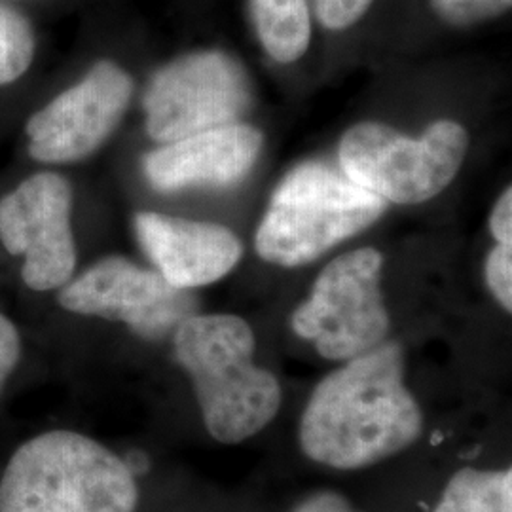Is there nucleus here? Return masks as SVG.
Masks as SVG:
<instances>
[{
	"label": "nucleus",
	"mask_w": 512,
	"mask_h": 512,
	"mask_svg": "<svg viewBox=\"0 0 512 512\" xmlns=\"http://www.w3.org/2000/svg\"><path fill=\"white\" fill-rule=\"evenodd\" d=\"M469 133L454 120H437L420 139L380 122L349 128L338 162L349 181L385 202L414 205L433 200L456 179L469 150Z\"/></svg>",
	"instance_id": "nucleus-5"
},
{
	"label": "nucleus",
	"mask_w": 512,
	"mask_h": 512,
	"mask_svg": "<svg viewBox=\"0 0 512 512\" xmlns=\"http://www.w3.org/2000/svg\"><path fill=\"white\" fill-rule=\"evenodd\" d=\"M131 467L101 442L57 429L23 442L0 478V512H135Z\"/></svg>",
	"instance_id": "nucleus-3"
},
{
	"label": "nucleus",
	"mask_w": 512,
	"mask_h": 512,
	"mask_svg": "<svg viewBox=\"0 0 512 512\" xmlns=\"http://www.w3.org/2000/svg\"><path fill=\"white\" fill-rule=\"evenodd\" d=\"M177 363L188 374L213 439L236 446L279 414L283 391L274 372L255 363L256 340L232 313H194L173 332Z\"/></svg>",
	"instance_id": "nucleus-2"
},
{
	"label": "nucleus",
	"mask_w": 512,
	"mask_h": 512,
	"mask_svg": "<svg viewBox=\"0 0 512 512\" xmlns=\"http://www.w3.org/2000/svg\"><path fill=\"white\" fill-rule=\"evenodd\" d=\"M384 256L361 247L336 256L291 315V329L329 361L344 363L384 344L389 313L382 293Z\"/></svg>",
	"instance_id": "nucleus-6"
},
{
	"label": "nucleus",
	"mask_w": 512,
	"mask_h": 512,
	"mask_svg": "<svg viewBox=\"0 0 512 512\" xmlns=\"http://www.w3.org/2000/svg\"><path fill=\"white\" fill-rule=\"evenodd\" d=\"M385 207L344 173L304 162L275 188L256 230V253L281 268L306 266L372 226Z\"/></svg>",
	"instance_id": "nucleus-4"
},
{
	"label": "nucleus",
	"mask_w": 512,
	"mask_h": 512,
	"mask_svg": "<svg viewBox=\"0 0 512 512\" xmlns=\"http://www.w3.org/2000/svg\"><path fill=\"white\" fill-rule=\"evenodd\" d=\"M249 18L264 52L289 65L311 44V0H247Z\"/></svg>",
	"instance_id": "nucleus-13"
},
{
	"label": "nucleus",
	"mask_w": 512,
	"mask_h": 512,
	"mask_svg": "<svg viewBox=\"0 0 512 512\" xmlns=\"http://www.w3.org/2000/svg\"><path fill=\"white\" fill-rule=\"evenodd\" d=\"M135 232L156 272L184 291L217 283L243 256L238 236L213 222L139 213Z\"/></svg>",
	"instance_id": "nucleus-11"
},
{
	"label": "nucleus",
	"mask_w": 512,
	"mask_h": 512,
	"mask_svg": "<svg viewBox=\"0 0 512 512\" xmlns=\"http://www.w3.org/2000/svg\"><path fill=\"white\" fill-rule=\"evenodd\" d=\"M490 228L495 241L501 245H512V190L507 186L494 205Z\"/></svg>",
	"instance_id": "nucleus-21"
},
{
	"label": "nucleus",
	"mask_w": 512,
	"mask_h": 512,
	"mask_svg": "<svg viewBox=\"0 0 512 512\" xmlns=\"http://www.w3.org/2000/svg\"><path fill=\"white\" fill-rule=\"evenodd\" d=\"M433 512H512L511 467H461L448 478Z\"/></svg>",
	"instance_id": "nucleus-14"
},
{
	"label": "nucleus",
	"mask_w": 512,
	"mask_h": 512,
	"mask_svg": "<svg viewBox=\"0 0 512 512\" xmlns=\"http://www.w3.org/2000/svg\"><path fill=\"white\" fill-rule=\"evenodd\" d=\"M423 429L421 404L404 382L403 348L385 340L313 387L298 442L317 465L361 471L406 452Z\"/></svg>",
	"instance_id": "nucleus-1"
},
{
	"label": "nucleus",
	"mask_w": 512,
	"mask_h": 512,
	"mask_svg": "<svg viewBox=\"0 0 512 512\" xmlns=\"http://www.w3.org/2000/svg\"><path fill=\"white\" fill-rule=\"evenodd\" d=\"M289 512H361L346 495L338 492H315L298 501Z\"/></svg>",
	"instance_id": "nucleus-20"
},
{
	"label": "nucleus",
	"mask_w": 512,
	"mask_h": 512,
	"mask_svg": "<svg viewBox=\"0 0 512 512\" xmlns=\"http://www.w3.org/2000/svg\"><path fill=\"white\" fill-rule=\"evenodd\" d=\"M433 14L452 29H469L511 12L512 0H429Z\"/></svg>",
	"instance_id": "nucleus-16"
},
{
	"label": "nucleus",
	"mask_w": 512,
	"mask_h": 512,
	"mask_svg": "<svg viewBox=\"0 0 512 512\" xmlns=\"http://www.w3.org/2000/svg\"><path fill=\"white\" fill-rule=\"evenodd\" d=\"M253 105L243 65L222 50H198L167 63L145 92L148 135L156 143L238 124Z\"/></svg>",
	"instance_id": "nucleus-7"
},
{
	"label": "nucleus",
	"mask_w": 512,
	"mask_h": 512,
	"mask_svg": "<svg viewBox=\"0 0 512 512\" xmlns=\"http://www.w3.org/2000/svg\"><path fill=\"white\" fill-rule=\"evenodd\" d=\"M57 302L78 315L124 323L152 342L171 336L198 308L192 291L173 287L156 270L141 268L124 256L103 258L67 281Z\"/></svg>",
	"instance_id": "nucleus-8"
},
{
	"label": "nucleus",
	"mask_w": 512,
	"mask_h": 512,
	"mask_svg": "<svg viewBox=\"0 0 512 512\" xmlns=\"http://www.w3.org/2000/svg\"><path fill=\"white\" fill-rule=\"evenodd\" d=\"M486 285L494 294L499 306L507 313L512 311V245L497 243L488 253L486 266Z\"/></svg>",
	"instance_id": "nucleus-18"
},
{
	"label": "nucleus",
	"mask_w": 512,
	"mask_h": 512,
	"mask_svg": "<svg viewBox=\"0 0 512 512\" xmlns=\"http://www.w3.org/2000/svg\"><path fill=\"white\" fill-rule=\"evenodd\" d=\"M21 355V338L16 325L0 313V393L12 372L16 370Z\"/></svg>",
	"instance_id": "nucleus-19"
},
{
	"label": "nucleus",
	"mask_w": 512,
	"mask_h": 512,
	"mask_svg": "<svg viewBox=\"0 0 512 512\" xmlns=\"http://www.w3.org/2000/svg\"><path fill=\"white\" fill-rule=\"evenodd\" d=\"M35 37L29 21L0 4V86L18 80L33 61Z\"/></svg>",
	"instance_id": "nucleus-15"
},
{
	"label": "nucleus",
	"mask_w": 512,
	"mask_h": 512,
	"mask_svg": "<svg viewBox=\"0 0 512 512\" xmlns=\"http://www.w3.org/2000/svg\"><path fill=\"white\" fill-rule=\"evenodd\" d=\"M376 0H311L315 21L330 33L348 31L365 18Z\"/></svg>",
	"instance_id": "nucleus-17"
},
{
	"label": "nucleus",
	"mask_w": 512,
	"mask_h": 512,
	"mask_svg": "<svg viewBox=\"0 0 512 512\" xmlns=\"http://www.w3.org/2000/svg\"><path fill=\"white\" fill-rule=\"evenodd\" d=\"M73 188L57 173H38L0 202V239L23 256L21 277L38 293L73 279L76 245L71 228Z\"/></svg>",
	"instance_id": "nucleus-9"
},
{
	"label": "nucleus",
	"mask_w": 512,
	"mask_h": 512,
	"mask_svg": "<svg viewBox=\"0 0 512 512\" xmlns=\"http://www.w3.org/2000/svg\"><path fill=\"white\" fill-rule=\"evenodd\" d=\"M131 95L133 80L120 65L107 59L95 63L78 84L29 120L31 156L46 164L88 158L118 128Z\"/></svg>",
	"instance_id": "nucleus-10"
},
{
	"label": "nucleus",
	"mask_w": 512,
	"mask_h": 512,
	"mask_svg": "<svg viewBox=\"0 0 512 512\" xmlns=\"http://www.w3.org/2000/svg\"><path fill=\"white\" fill-rule=\"evenodd\" d=\"M264 137L247 124L209 129L148 152L143 169L160 192L196 186L224 188L243 181L258 160Z\"/></svg>",
	"instance_id": "nucleus-12"
}]
</instances>
